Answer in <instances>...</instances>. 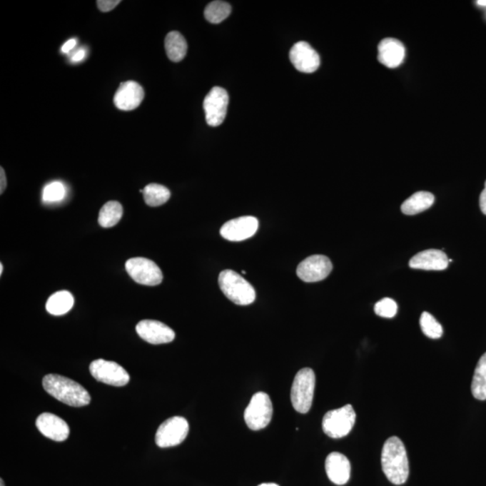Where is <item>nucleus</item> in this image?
Wrapping results in <instances>:
<instances>
[{"label": "nucleus", "mask_w": 486, "mask_h": 486, "mask_svg": "<svg viewBox=\"0 0 486 486\" xmlns=\"http://www.w3.org/2000/svg\"><path fill=\"white\" fill-rule=\"evenodd\" d=\"M120 0H98L96 2L100 11L109 12L120 4Z\"/></svg>", "instance_id": "c756f323"}, {"label": "nucleus", "mask_w": 486, "mask_h": 486, "mask_svg": "<svg viewBox=\"0 0 486 486\" xmlns=\"http://www.w3.org/2000/svg\"><path fill=\"white\" fill-rule=\"evenodd\" d=\"M477 4L481 6H486V0H478Z\"/></svg>", "instance_id": "f704fd0d"}, {"label": "nucleus", "mask_w": 486, "mask_h": 486, "mask_svg": "<svg viewBox=\"0 0 486 486\" xmlns=\"http://www.w3.org/2000/svg\"><path fill=\"white\" fill-rule=\"evenodd\" d=\"M165 50L168 59L174 63L183 60L187 54L188 44L185 38L177 31H172L165 38Z\"/></svg>", "instance_id": "412c9836"}, {"label": "nucleus", "mask_w": 486, "mask_h": 486, "mask_svg": "<svg viewBox=\"0 0 486 486\" xmlns=\"http://www.w3.org/2000/svg\"><path fill=\"white\" fill-rule=\"evenodd\" d=\"M144 201L151 208L164 205L171 198L170 189L160 184H149L141 191Z\"/></svg>", "instance_id": "393cba45"}, {"label": "nucleus", "mask_w": 486, "mask_h": 486, "mask_svg": "<svg viewBox=\"0 0 486 486\" xmlns=\"http://www.w3.org/2000/svg\"><path fill=\"white\" fill-rule=\"evenodd\" d=\"M0 179H1V182H0V194H3L4 193L5 189L6 188V174H5V171L4 168L2 167L0 168Z\"/></svg>", "instance_id": "473e14b6"}, {"label": "nucleus", "mask_w": 486, "mask_h": 486, "mask_svg": "<svg viewBox=\"0 0 486 486\" xmlns=\"http://www.w3.org/2000/svg\"><path fill=\"white\" fill-rule=\"evenodd\" d=\"M3 273V264L0 263V275Z\"/></svg>", "instance_id": "e433bc0d"}, {"label": "nucleus", "mask_w": 486, "mask_h": 486, "mask_svg": "<svg viewBox=\"0 0 486 486\" xmlns=\"http://www.w3.org/2000/svg\"><path fill=\"white\" fill-rule=\"evenodd\" d=\"M382 470L392 484L401 485L409 477L410 468L405 445L398 437L385 441L381 455Z\"/></svg>", "instance_id": "f257e3e1"}, {"label": "nucleus", "mask_w": 486, "mask_h": 486, "mask_svg": "<svg viewBox=\"0 0 486 486\" xmlns=\"http://www.w3.org/2000/svg\"><path fill=\"white\" fill-rule=\"evenodd\" d=\"M219 285L226 298L238 305H249L256 299V291L253 285L236 271L221 272Z\"/></svg>", "instance_id": "7ed1b4c3"}, {"label": "nucleus", "mask_w": 486, "mask_h": 486, "mask_svg": "<svg viewBox=\"0 0 486 486\" xmlns=\"http://www.w3.org/2000/svg\"><path fill=\"white\" fill-rule=\"evenodd\" d=\"M325 470L333 484L343 485L350 480L351 465L350 460L343 454L330 453L326 458Z\"/></svg>", "instance_id": "a211bd4d"}, {"label": "nucleus", "mask_w": 486, "mask_h": 486, "mask_svg": "<svg viewBox=\"0 0 486 486\" xmlns=\"http://www.w3.org/2000/svg\"><path fill=\"white\" fill-rule=\"evenodd\" d=\"M232 12V6L225 1H213L205 9V17L208 22L219 24Z\"/></svg>", "instance_id": "a878e982"}, {"label": "nucleus", "mask_w": 486, "mask_h": 486, "mask_svg": "<svg viewBox=\"0 0 486 486\" xmlns=\"http://www.w3.org/2000/svg\"><path fill=\"white\" fill-rule=\"evenodd\" d=\"M422 333L430 339H439L443 334L441 324L428 312H423L420 319Z\"/></svg>", "instance_id": "bb28decb"}, {"label": "nucleus", "mask_w": 486, "mask_h": 486, "mask_svg": "<svg viewBox=\"0 0 486 486\" xmlns=\"http://www.w3.org/2000/svg\"><path fill=\"white\" fill-rule=\"evenodd\" d=\"M479 203H480L481 211L486 216V181L485 189L481 193L480 200H479Z\"/></svg>", "instance_id": "72a5a7b5"}, {"label": "nucleus", "mask_w": 486, "mask_h": 486, "mask_svg": "<svg viewBox=\"0 0 486 486\" xmlns=\"http://www.w3.org/2000/svg\"><path fill=\"white\" fill-rule=\"evenodd\" d=\"M86 54H87V53H86L85 49H79L78 51H76L74 54H72L71 60L72 63H78V61L84 60Z\"/></svg>", "instance_id": "2f4dec72"}, {"label": "nucleus", "mask_w": 486, "mask_h": 486, "mask_svg": "<svg viewBox=\"0 0 486 486\" xmlns=\"http://www.w3.org/2000/svg\"><path fill=\"white\" fill-rule=\"evenodd\" d=\"M258 221L254 216H243L228 221L220 230L221 236L230 241L249 239L257 233Z\"/></svg>", "instance_id": "f8f14e48"}, {"label": "nucleus", "mask_w": 486, "mask_h": 486, "mask_svg": "<svg viewBox=\"0 0 486 486\" xmlns=\"http://www.w3.org/2000/svg\"><path fill=\"white\" fill-rule=\"evenodd\" d=\"M74 298L69 291L54 293L46 303L47 312L51 315H64L74 308Z\"/></svg>", "instance_id": "4be33fe9"}, {"label": "nucleus", "mask_w": 486, "mask_h": 486, "mask_svg": "<svg viewBox=\"0 0 486 486\" xmlns=\"http://www.w3.org/2000/svg\"><path fill=\"white\" fill-rule=\"evenodd\" d=\"M375 312L384 318H393L398 313V303L391 298H384L375 303Z\"/></svg>", "instance_id": "c85d7f7f"}, {"label": "nucleus", "mask_w": 486, "mask_h": 486, "mask_svg": "<svg viewBox=\"0 0 486 486\" xmlns=\"http://www.w3.org/2000/svg\"><path fill=\"white\" fill-rule=\"evenodd\" d=\"M228 104L229 96L226 89L213 88L204 100L206 123L213 127L222 125L226 119Z\"/></svg>", "instance_id": "9d476101"}, {"label": "nucleus", "mask_w": 486, "mask_h": 486, "mask_svg": "<svg viewBox=\"0 0 486 486\" xmlns=\"http://www.w3.org/2000/svg\"><path fill=\"white\" fill-rule=\"evenodd\" d=\"M0 486H5L4 481H3V479H0Z\"/></svg>", "instance_id": "4c0bfd02"}, {"label": "nucleus", "mask_w": 486, "mask_h": 486, "mask_svg": "<svg viewBox=\"0 0 486 486\" xmlns=\"http://www.w3.org/2000/svg\"><path fill=\"white\" fill-rule=\"evenodd\" d=\"M78 41L77 39H70L68 40L66 43H65L61 47V51H63L64 54H69L70 51L74 49L76 46H77Z\"/></svg>", "instance_id": "7c9ffc66"}, {"label": "nucleus", "mask_w": 486, "mask_h": 486, "mask_svg": "<svg viewBox=\"0 0 486 486\" xmlns=\"http://www.w3.org/2000/svg\"><path fill=\"white\" fill-rule=\"evenodd\" d=\"M189 430L188 420L181 416H174L161 424L155 441L160 447H171L181 444L187 437Z\"/></svg>", "instance_id": "6e6552de"}, {"label": "nucleus", "mask_w": 486, "mask_h": 486, "mask_svg": "<svg viewBox=\"0 0 486 486\" xmlns=\"http://www.w3.org/2000/svg\"><path fill=\"white\" fill-rule=\"evenodd\" d=\"M273 415V406L266 393H257L251 398L244 412L247 426L253 430H260L270 424Z\"/></svg>", "instance_id": "423d86ee"}, {"label": "nucleus", "mask_w": 486, "mask_h": 486, "mask_svg": "<svg viewBox=\"0 0 486 486\" xmlns=\"http://www.w3.org/2000/svg\"><path fill=\"white\" fill-rule=\"evenodd\" d=\"M144 98L143 87L136 81L123 82L117 89L113 103L123 111H131L138 108Z\"/></svg>", "instance_id": "2eb2a0df"}, {"label": "nucleus", "mask_w": 486, "mask_h": 486, "mask_svg": "<svg viewBox=\"0 0 486 486\" xmlns=\"http://www.w3.org/2000/svg\"><path fill=\"white\" fill-rule=\"evenodd\" d=\"M126 268L127 273L138 284L154 287L163 280L161 268L155 262L146 258H130L126 261Z\"/></svg>", "instance_id": "0eeeda50"}, {"label": "nucleus", "mask_w": 486, "mask_h": 486, "mask_svg": "<svg viewBox=\"0 0 486 486\" xmlns=\"http://www.w3.org/2000/svg\"><path fill=\"white\" fill-rule=\"evenodd\" d=\"M136 333L141 339L154 345L170 343L175 339L174 330L158 320H141L136 325Z\"/></svg>", "instance_id": "ddd939ff"}, {"label": "nucleus", "mask_w": 486, "mask_h": 486, "mask_svg": "<svg viewBox=\"0 0 486 486\" xmlns=\"http://www.w3.org/2000/svg\"><path fill=\"white\" fill-rule=\"evenodd\" d=\"M356 422V412L353 405H347L343 407L333 410L324 415L323 430L324 433L333 439L346 437L353 429Z\"/></svg>", "instance_id": "39448f33"}, {"label": "nucleus", "mask_w": 486, "mask_h": 486, "mask_svg": "<svg viewBox=\"0 0 486 486\" xmlns=\"http://www.w3.org/2000/svg\"><path fill=\"white\" fill-rule=\"evenodd\" d=\"M258 486H279V485L277 484H273V482H268V484H262Z\"/></svg>", "instance_id": "c9c22d12"}, {"label": "nucleus", "mask_w": 486, "mask_h": 486, "mask_svg": "<svg viewBox=\"0 0 486 486\" xmlns=\"http://www.w3.org/2000/svg\"><path fill=\"white\" fill-rule=\"evenodd\" d=\"M123 216V206L117 201H109L99 212L98 223L104 228H111L120 222Z\"/></svg>", "instance_id": "5701e85b"}, {"label": "nucleus", "mask_w": 486, "mask_h": 486, "mask_svg": "<svg viewBox=\"0 0 486 486\" xmlns=\"http://www.w3.org/2000/svg\"><path fill=\"white\" fill-rule=\"evenodd\" d=\"M289 57L296 70L303 74H313L318 70L320 66L318 53L306 42L296 43L292 47Z\"/></svg>", "instance_id": "4468645a"}, {"label": "nucleus", "mask_w": 486, "mask_h": 486, "mask_svg": "<svg viewBox=\"0 0 486 486\" xmlns=\"http://www.w3.org/2000/svg\"><path fill=\"white\" fill-rule=\"evenodd\" d=\"M434 201H435V198L432 193L417 192L403 203L401 210L405 215L415 216L432 208Z\"/></svg>", "instance_id": "aec40b11"}, {"label": "nucleus", "mask_w": 486, "mask_h": 486, "mask_svg": "<svg viewBox=\"0 0 486 486\" xmlns=\"http://www.w3.org/2000/svg\"><path fill=\"white\" fill-rule=\"evenodd\" d=\"M333 270L332 261L324 255H313L298 265L296 274L301 280L313 283L322 281Z\"/></svg>", "instance_id": "9b49d317"}, {"label": "nucleus", "mask_w": 486, "mask_h": 486, "mask_svg": "<svg viewBox=\"0 0 486 486\" xmlns=\"http://www.w3.org/2000/svg\"><path fill=\"white\" fill-rule=\"evenodd\" d=\"M449 263V258L442 250H427L413 256L409 266L415 270H444Z\"/></svg>", "instance_id": "6ab92c4d"}, {"label": "nucleus", "mask_w": 486, "mask_h": 486, "mask_svg": "<svg viewBox=\"0 0 486 486\" xmlns=\"http://www.w3.org/2000/svg\"><path fill=\"white\" fill-rule=\"evenodd\" d=\"M315 389V374L305 368L296 374L291 389L293 407L300 413H308L312 407Z\"/></svg>", "instance_id": "20e7f679"}, {"label": "nucleus", "mask_w": 486, "mask_h": 486, "mask_svg": "<svg viewBox=\"0 0 486 486\" xmlns=\"http://www.w3.org/2000/svg\"><path fill=\"white\" fill-rule=\"evenodd\" d=\"M36 427L44 437L54 441H64L70 435V427L65 420L53 413L44 412L38 416Z\"/></svg>", "instance_id": "dca6fc26"}, {"label": "nucleus", "mask_w": 486, "mask_h": 486, "mask_svg": "<svg viewBox=\"0 0 486 486\" xmlns=\"http://www.w3.org/2000/svg\"><path fill=\"white\" fill-rule=\"evenodd\" d=\"M471 390L475 399L480 401L486 400V353L480 358L475 368Z\"/></svg>", "instance_id": "b1692460"}, {"label": "nucleus", "mask_w": 486, "mask_h": 486, "mask_svg": "<svg viewBox=\"0 0 486 486\" xmlns=\"http://www.w3.org/2000/svg\"><path fill=\"white\" fill-rule=\"evenodd\" d=\"M43 387L48 394L58 401L74 407H82L89 405L91 396L79 383L56 374L46 375Z\"/></svg>", "instance_id": "f03ea898"}, {"label": "nucleus", "mask_w": 486, "mask_h": 486, "mask_svg": "<svg viewBox=\"0 0 486 486\" xmlns=\"http://www.w3.org/2000/svg\"><path fill=\"white\" fill-rule=\"evenodd\" d=\"M89 371L96 380L113 387H125L130 381V375L125 368L116 362L102 358L93 361Z\"/></svg>", "instance_id": "1a4fd4ad"}, {"label": "nucleus", "mask_w": 486, "mask_h": 486, "mask_svg": "<svg viewBox=\"0 0 486 486\" xmlns=\"http://www.w3.org/2000/svg\"><path fill=\"white\" fill-rule=\"evenodd\" d=\"M405 57V48L395 38H385L378 46L379 63L389 69H395L403 64Z\"/></svg>", "instance_id": "f3484780"}, {"label": "nucleus", "mask_w": 486, "mask_h": 486, "mask_svg": "<svg viewBox=\"0 0 486 486\" xmlns=\"http://www.w3.org/2000/svg\"><path fill=\"white\" fill-rule=\"evenodd\" d=\"M66 191L61 182L54 181L48 184L44 189L43 199L46 203H55L64 198Z\"/></svg>", "instance_id": "cd10ccee"}]
</instances>
